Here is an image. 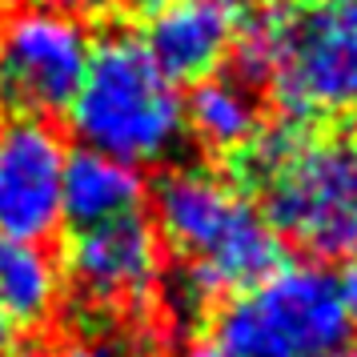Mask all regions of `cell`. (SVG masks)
Masks as SVG:
<instances>
[{
    "mask_svg": "<svg viewBox=\"0 0 357 357\" xmlns=\"http://www.w3.org/2000/svg\"><path fill=\"white\" fill-rule=\"evenodd\" d=\"M153 229L177 261L189 305L257 285L281 265V237L229 173L181 165L153 185Z\"/></svg>",
    "mask_w": 357,
    "mask_h": 357,
    "instance_id": "6da1fadb",
    "label": "cell"
},
{
    "mask_svg": "<svg viewBox=\"0 0 357 357\" xmlns=\"http://www.w3.org/2000/svg\"><path fill=\"white\" fill-rule=\"evenodd\" d=\"M237 77L269 84L293 125L357 113V0L269 4L237 24Z\"/></svg>",
    "mask_w": 357,
    "mask_h": 357,
    "instance_id": "7a4b0ae2",
    "label": "cell"
},
{
    "mask_svg": "<svg viewBox=\"0 0 357 357\" xmlns=\"http://www.w3.org/2000/svg\"><path fill=\"white\" fill-rule=\"evenodd\" d=\"M229 165L245 193L261 197L257 209L281 241L313 257L357 253V137L309 132L305 125L261 129Z\"/></svg>",
    "mask_w": 357,
    "mask_h": 357,
    "instance_id": "3957f363",
    "label": "cell"
},
{
    "mask_svg": "<svg viewBox=\"0 0 357 357\" xmlns=\"http://www.w3.org/2000/svg\"><path fill=\"white\" fill-rule=\"evenodd\" d=\"M65 129L121 165H165L185 145V100L153 65L141 36L105 29L89 49Z\"/></svg>",
    "mask_w": 357,
    "mask_h": 357,
    "instance_id": "277c9868",
    "label": "cell"
},
{
    "mask_svg": "<svg viewBox=\"0 0 357 357\" xmlns=\"http://www.w3.org/2000/svg\"><path fill=\"white\" fill-rule=\"evenodd\" d=\"M213 357H325L349 337L337 281L321 265H277L225 297L197 333Z\"/></svg>",
    "mask_w": 357,
    "mask_h": 357,
    "instance_id": "5b68a950",
    "label": "cell"
},
{
    "mask_svg": "<svg viewBox=\"0 0 357 357\" xmlns=\"http://www.w3.org/2000/svg\"><path fill=\"white\" fill-rule=\"evenodd\" d=\"M89 65V29L40 4L0 13V125L40 121L65 129ZM68 132V129H65Z\"/></svg>",
    "mask_w": 357,
    "mask_h": 357,
    "instance_id": "8992f818",
    "label": "cell"
},
{
    "mask_svg": "<svg viewBox=\"0 0 357 357\" xmlns=\"http://www.w3.org/2000/svg\"><path fill=\"white\" fill-rule=\"evenodd\" d=\"M61 141L65 129L40 121L0 125V237L56 253L61 241Z\"/></svg>",
    "mask_w": 357,
    "mask_h": 357,
    "instance_id": "52a82bcc",
    "label": "cell"
},
{
    "mask_svg": "<svg viewBox=\"0 0 357 357\" xmlns=\"http://www.w3.org/2000/svg\"><path fill=\"white\" fill-rule=\"evenodd\" d=\"M141 45L169 84H197L213 77L237 40V8L225 0H169L145 13Z\"/></svg>",
    "mask_w": 357,
    "mask_h": 357,
    "instance_id": "ba28073f",
    "label": "cell"
},
{
    "mask_svg": "<svg viewBox=\"0 0 357 357\" xmlns=\"http://www.w3.org/2000/svg\"><path fill=\"white\" fill-rule=\"evenodd\" d=\"M261 129H265L261 97L241 77L213 73L197 81L185 100V132H193L197 145L221 161H233L237 153H245Z\"/></svg>",
    "mask_w": 357,
    "mask_h": 357,
    "instance_id": "9c48e42d",
    "label": "cell"
},
{
    "mask_svg": "<svg viewBox=\"0 0 357 357\" xmlns=\"http://www.w3.org/2000/svg\"><path fill=\"white\" fill-rule=\"evenodd\" d=\"M65 177V225L61 229H89L100 221H113L121 213L145 209V177L141 169L121 165L97 149H73Z\"/></svg>",
    "mask_w": 357,
    "mask_h": 357,
    "instance_id": "30bf717a",
    "label": "cell"
},
{
    "mask_svg": "<svg viewBox=\"0 0 357 357\" xmlns=\"http://www.w3.org/2000/svg\"><path fill=\"white\" fill-rule=\"evenodd\" d=\"M0 309L24 337L40 333L56 309V253L0 237Z\"/></svg>",
    "mask_w": 357,
    "mask_h": 357,
    "instance_id": "8fae6325",
    "label": "cell"
},
{
    "mask_svg": "<svg viewBox=\"0 0 357 357\" xmlns=\"http://www.w3.org/2000/svg\"><path fill=\"white\" fill-rule=\"evenodd\" d=\"M40 8H52V13H61V17H73V20H97L105 13H113L121 0H33Z\"/></svg>",
    "mask_w": 357,
    "mask_h": 357,
    "instance_id": "7c38bea8",
    "label": "cell"
},
{
    "mask_svg": "<svg viewBox=\"0 0 357 357\" xmlns=\"http://www.w3.org/2000/svg\"><path fill=\"white\" fill-rule=\"evenodd\" d=\"M333 281H337V297H341L345 317H349V325H357V253L345 257V269H341Z\"/></svg>",
    "mask_w": 357,
    "mask_h": 357,
    "instance_id": "4fadbf2b",
    "label": "cell"
},
{
    "mask_svg": "<svg viewBox=\"0 0 357 357\" xmlns=\"http://www.w3.org/2000/svg\"><path fill=\"white\" fill-rule=\"evenodd\" d=\"M0 357H29V337L13 325L4 309H0Z\"/></svg>",
    "mask_w": 357,
    "mask_h": 357,
    "instance_id": "5bb4252c",
    "label": "cell"
},
{
    "mask_svg": "<svg viewBox=\"0 0 357 357\" xmlns=\"http://www.w3.org/2000/svg\"><path fill=\"white\" fill-rule=\"evenodd\" d=\"M129 8H137V13H153V8H161V4H169V0H125Z\"/></svg>",
    "mask_w": 357,
    "mask_h": 357,
    "instance_id": "9a60e30c",
    "label": "cell"
},
{
    "mask_svg": "<svg viewBox=\"0 0 357 357\" xmlns=\"http://www.w3.org/2000/svg\"><path fill=\"white\" fill-rule=\"evenodd\" d=\"M229 8H257V4H269V0H225Z\"/></svg>",
    "mask_w": 357,
    "mask_h": 357,
    "instance_id": "2e32d148",
    "label": "cell"
},
{
    "mask_svg": "<svg viewBox=\"0 0 357 357\" xmlns=\"http://www.w3.org/2000/svg\"><path fill=\"white\" fill-rule=\"evenodd\" d=\"M325 357H345V354H341V349H337V354H325Z\"/></svg>",
    "mask_w": 357,
    "mask_h": 357,
    "instance_id": "e0dca14e",
    "label": "cell"
}]
</instances>
